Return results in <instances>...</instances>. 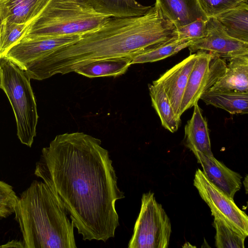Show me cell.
<instances>
[{"mask_svg":"<svg viewBox=\"0 0 248 248\" xmlns=\"http://www.w3.org/2000/svg\"><path fill=\"white\" fill-rule=\"evenodd\" d=\"M26 72L4 56H0V88L13 108L21 142L30 147L36 136L38 116L35 96Z\"/></svg>","mask_w":248,"mask_h":248,"instance_id":"5","label":"cell"},{"mask_svg":"<svg viewBox=\"0 0 248 248\" xmlns=\"http://www.w3.org/2000/svg\"><path fill=\"white\" fill-rule=\"evenodd\" d=\"M213 226L216 231L215 238L217 248H245V240L247 236L227 222L214 217Z\"/></svg>","mask_w":248,"mask_h":248,"instance_id":"22","label":"cell"},{"mask_svg":"<svg viewBox=\"0 0 248 248\" xmlns=\"http://www.w3.org/2000/svg\"><path fill=\"white\" fill-rule=\"evenodd\" d=\"M224 74L210 88L236 93L248 92V55L228 59Z\"/></svg>","mask_w":248,"mask_h":248,"instance_id":"14","label":"cell"},{"mask_svg":"<svg viewBox=\"0 0 248 248\" xmlns=\"http://www.w3.org/2000/svg\"><path fill=\"white\" fill-rule=\"evenodd\" d=\"M232 37L248 42V4L241 1L215 17Z\"/></svg>","mask_w":248,"mask_h":248,"instance_id":"19","label":"cell"},{"mask_svg":"<svg viewBox=\"0 0 248 248\" xmlns=\"http://www.w3.org/2000/svg\"><path fill=\"white\" fill-rule=\"evenodd\" d=\"M207 18L216 17L221 13L239 4V0H198Z\"/></svg>","mask_w":248,"mask_h":248,"instance_id":"27","label":"cell"},{"mask_svg":"<svg viewBox=\"0 0 248 248\" xmlns=\"http://www.w3.org/2000/svg\"><path fill=\"white\" fill-rule=\"evenodd\" d=\"M18 199L13 187L0 181V219L6 218L14 213Z\"/></svg>","mask_w":248,"mask_h":248,"instance_id":"25","label":"cell"},{"mask_svg":"<svg viewBox=\"0 0 248 248\" xmlns=\"http://www.w3.org/2000/svg\"><path fill=\"white\" fill-rule=\"evenodd\" d=\"M164 16L176 27L188 24L199 18L207 19L198 0H156Z\"/></svg>","mask_w":248,"mask_h":248,"instance_id":"16","label":"cell"},{"mask_svg":"<svg viewBox=\"0 0 248 248\" xmlns=\"http://www.w3.org/2000/svg\"><path fill=\"white\" fill-rule=\"evenodd\" d=\"M192 117L185 126L186 146L193 153L200 152L212 155L209 129L198 103L194 104Z\"/></svg>","mask_w":248,"mask_h":248,"instance_id":"15","label":"cell"},{"mask_svg":"<svg viewBox=\"0 0 248 248\" xmlns=\"http://www.w3.org/2000/svg\"><path fill=\"white\" fill-rule=\"evenodd\" d=\"M191 42L189 40L178 39L135 56L131 63H143L162 60L188 47Z\"/></svg>","mask_w":248,"mask_h":248,"instance_id":"23","label":"cell"},{"mask_svg":"<svg viewBox=\"0 0 248 248\" xmlns=\"http://www.w3.org/2000/svg\"><path fill=\"white\" fill-rule=\"evenodd\" d=\"M98 13L110 17L141 16L151 6H144L136 0H87Z\"/></svg>","mask_w":248,"mask_h":248,"instance_id":"20","label":"cell"},{"mask_svg":"<svg viewBox=\"0 0 248 248\" xmlns=\"http://www.w3.org/2000/svg\"><path fill=\"white\" fill-rule=\"evenodd\" d=\"M83 132L58 135L43 148L34 174L54 192L84 240L106 242L119 225L124 198L108 152Z\"/></svg>","mask_w":248,"mask_h":248,"instance_id":"1","label":"cell"},{"mask_svg":"<svg viewBox=\"0 0 248 248\" xmlns=\"http://www.w3.org/2000/svg\"><path fill=\"white\" fill-rule=\"evenodd\" d=\"M193 185L202 199L210 208L211 214L227 222L244 235H248V217L229 197L218 188L198 169Z\"/></svg>","mask_w":248,"mask_h":248,"instance_id":"8","label":"cell"},{"mask_svg":"<svg viewBox=\"0 0 248 248\" xmlns=\"http://www.w3.org/2000/svg\"><path fill=\"white\" fill-rule=\"evenodd\" d=\"M176 27L155 2L143 16L110 17L77 41L29 63L25 71L31 79L43 80L65 74L97 60L135 56L178 39Z\"/></svg>","mask_w":248,"mask_h":248,"instance_id":"2","label":"cell"},{"mask_svg":"<svg viewBox=\"0 0 248 248\" xmlns=\"http://www.w3.org/2000/svg\"><path fill=\"white\" fill-rule=\"evenodd\" d=\"M207 30L205 37L191 41L188 46L190 54L203 51L224 59L248 55V42L229 36L215 17L208 18Z\"/></svg>","mask_w":248,"mask_h":248,"instance_id":"9","label":"cell"},{"mask_svg":"<svg viewBox=\"0 0 248 248\" xmlns=\"http://www.w3.org/2000/svg\"><path fill=\"white\" fill-rule=\"evenodd\" d=\"M182 98L181 114L197 103L201 95L211 88L225 73V59L211 53L198 51Z\"/></svg>","mask_w":248,"mask_h":248,"instance_id":"7","label":"cell"},{"mask_svg":"<svg viewBox=\"0 0 248 248\" xmlns=\"http://www.w3.org/2000/svg\"><path fill=\"white\" fill-rule=\"evenodd\" d=\"M152 105L157 113L163 127L171 133L176 132L181 121L176 116L162 86L155 80L149 85Z\"/></svg>","mask_w":248,"mask_h":248,"instance_id":"21","label":"cell"},{"mask_svg":"<svg viewBox=\"0 0 248 248\" xmlns=\"http://www.w3.org/2000/svg\"><path fill=\"white\" fill-rule=\"evenodd\" d=\"M29 25L3 22L0 35V56L23 37Z\"/></svg>","mask_w":248,"mask_h":248,"instance_id":"24","label":"cell"},{"mask_svg":"<svg viewBox=\"0 0 248 248\" xmlns=\"http://www.w3.org/2000/svg\"><path fill=\"white\" fill-rule=\"evenodd\" d=\"M133 58L126 56L93 61L81 65L74 72L90 78L117 77L125 73L132 64Z\"/></svg>","mask_w":248,"mask_h":248,"instance_id":"17","label":"cell"},{"mask_svg":"<svg viewBox=\"0 0 248 248\" xmlns=\"http://www.w3.org/2000/svg\"><path fill=\"white\" fill-rule=\"evenodd\" d=\"M14 213L26 248H76L74 224L52 188L33 181L20 195Z\"/></svg>","mask_w":248,"mask_h":248,"instance_id":"3","label":"cell"},{"mask_svg":"<svg viewBox=\"0 0 248 248\" xmlns=\"http://www.w3.org/2000/svg\"><path fill=\"white\" fill-rule=\"evenodd\" d=\"M240 1H244V2H248V0H239Z\"/></svg>","mask_w":248,"mask_h":248,"instance_id":"29","label":"cell"},{"mask_svg":"<svg viewBox=\"0 0 248 248\" xmlns=\"http://www.w3.org/2000/svg\"><path fill=\"white\" fill-rule=\"evenodd\" d=\"M83 34L22 37L4 56L25 70L31 62L79 40Z\"/></svg>","mask_w":248,"mask_h":248,"instance_id":"10","label":"cell"},{"mask_svg":"<svg viewBox=\"0 0 248 248\" xmlns=\"http://www.w3.org/2000/svg\"><path fill=\"white\" fill-rule=\"evenodd\" d=\"M49 0H0L3 22L31 24Z\"/></svg>","mask_w":248,"mask_h":248,"instance_id":"13","label":"cell"},{"mask_svg":"<svg viewBox=\"0 0 248 248\" xmlns=\"http://www.w3.org/2000/svg\"><path fill=\"white\" fill-rule=\"evenodd\" d=\"M2 25H3V21H2V18L0 15V35L1 31Z\"/></svg>","mask_w":248,"mask_h":248,"instance_id":"28","label":"cell"},{"mask_svg":"<svg viewBox=\"0 0 248 248\" xmlns=\"http://www.w3.org/2000/svg\"><path fill=\"white\" fill-rule=\"evenodd\" d=\"M171 233L170 219L154 193H143L128 248H167Z\"/></svg>","mask_w":248,"mask_h":248,"instance_id":"6","label":"cell"},{"mask_svg":"<svg viewBox=\"0 0 248 248\" xmlns=\"http://www.w3.org/2000/svg\"><path fill=\"white\" fill-rule=\"evenodd\" d=\"M207 20L199 18L188 24L176 27L178 39L192 41L205 37L207 33Z\"/></svg>","mask_w":248,"mask_h":248,"instance_id":"26","label":"cell"},{"mask_svg":"<svg viewBox=\"0 0 248 248\" xmlns=\"http://www.w3.org/2000/svg\"><path fill=\"white\" fill-rule=\"evenodd\" d=\"M193 154L208 179L233 199L235 194L241 187L242 176L228 168L213 155H206L198 152Z\"/></svg>","mask_w":248,"mask_h":248,"instance_id":"12","label":"cell"},{"mask_svg":"<svg viewBox=\"0 0 248 248\" xmlns=\"http://www.w3.org/2000/svg\"><path fill=\"white\" fill-rule=\"evenodd\" d=\"M200 99L206 105L223 109L231 114L248 113V92L236 93L210 88Z\"/></svg>","mask_w":248,"mask_h":248,"instance_id":"18","label":"cell"},{"mask_svg":"<svg viewBox=\"0 0 248 248\" xmlns=\"http://www.w3.org/2000/svg\"><path fill=\"white\" fill-rule=\"evenodd\" d=\"M110 18L97 12L87 0H49L23 37L83 34Z\"/></svg>","mask_w":248,"mask_h":248,"instance_id":"4","label":"cell"},{"mask_svg":"<svg viewBox=\"0 0 248 248\" xmlns=\"http://www.w3.org/2000/svg\"><path fill=\"white\" fill-rule=\"evenodd\" d=\"M196 58V53L190 54L155 80L162 86L176 116L180 119L182 98Z\"/></svg>","mask_w":248,"mask_h":248,"instance_id":"11","label":"cell"}]
</instances>
